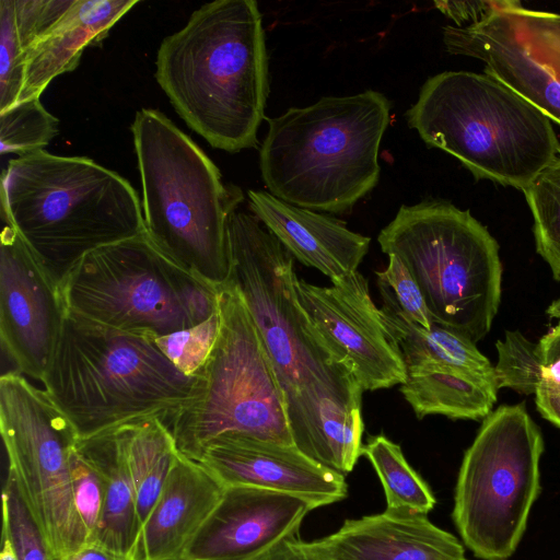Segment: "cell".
<instances>
[{
    "label": "cell",
    "mask_w": 560,
    "mask_h": 560,
    "mask_svg": "<svg viewBox=\"0 0 560 560\" xmlns=\"http://www.w3.org/2000/svg\"><path fill=\"white\" fill-rule=\"evenodd\" d=\"M546 314L551 318H558L560 320V298L550 303L546 310Z\"/></svg>",
    "instance_id": "obj_40"
},
{
    "label": "cell",
    "mask_w": 560,
    "mask_h": 560,
    "mask_svg": "<svg viewBox=\"0 0 560 560\" xmlns=\"http://www.w3.org/2000/svg\"><path fill=\"white\" fill-rule=\"evenodd\" d=\"M314 509L310 501L288 493L225 487L178 560H255L284 538L295 536Z\"/></svg>",
    "instance_id": "obj_16"
},
{
    "label": "cell",
    "mask_w": 560,
    "mask_h": 560,
    "mask_svg": "<svg viewBox=\"0 0 560 560\" xmlns=\"http://www.w3.org/2000/svg\"><path fill=\"white\" fill-rule=\"evenodd\" d=\"M405 117L428 147L453 155L477 180L523 191L560 155L551 120L486 72L429 78Z\"/></svg>",
    "instance_id": "obj_7"
},
{
    "label": "cell",
    "mask_w": 560,
    "mask_h": 560,
    "mask_svg": "<svg viewBox=\"0 0 560 560\" xmlns=\"http://www.w3.org/2000/svg\"><path fill=\"white\" fill-rule=\"evenodd\" d=\"M377 242L406 266L435 324L475 343L488 335L501 301L500 247L469 210L436 199L402 205Z\"/></svg>",
    "instance_id": "obj_8"
},
{
    "label": "cell",
    "mask_w": 560,
    "mask_h": 560,
    "mask_svg": "<svg viewBox=\"0 0 560 560\" xmlns=\"http://www.w3.org/2000/svg\"><path fill=\"white\" fill-rule=\"evenodd\" d=\"M498 362L494 375L498 389L511 388L523 395L535 394L542 381V362L538 345L520 330H505L495 342Z\"/></svg>",
    "instance_id": "obj_29"
},
{
    "label": "cell",
    "mask_w": 560,
    "mask_h": 560,
    "mask_svg": "<svg viewBox=\"0 0 560 560\" xmlns=\"http://www.w3.org/2000/svg\"><path fill=\"white\" fill-rule=\"evenodd\" d=\"M128 465L140 528L159 499L179 452L160 419L125 424Z\"/></svg>",
    "instance_id": "obj_25"
},
{
    "label": "cell",
    "mask_w": 560,
    "mask_h": 560,
    "mask_svg": "<svg viewBox=\"0 0 560 560\" xmlns=\"http://www.w3.org/2000/svg\"><path fill=\"white\" fill-rule=\"evenodd\" d=\"M225 486L200 463L179 453L143 522L130 552L132 560H178L219 503Z\"/></svg>",
    "instance_id": "obj_20"
},
{
    "label": "cell",
    "mask_w": 560,
    "mask_h": 560,
    "mask_svg": "<svg viewBox=\"0 0 560 560\" xmlns=\"http://www.w3.org/2000/svg\"><path fill=\"white\" fill-rule=\"evenodd\" d=\"M70 477L74 505L91 541L102 520L105 486L101 474L79 451L77 443L70 452Z\"/></svg>",
    "instance_id": "obj_33"
},
{
    "label": "cell",
    "mask_w": 560,
    "mask_h": 560,
    "mask_svg": "<svg viewBox=\"0 0 560 560\" xmlns=\"http://www.w3.org/2000/svg\"><path fill=\"white\" fill-rule=\"evenodd\" d=\"M0 432L22 497L55 559L89 541L77 512L70 452L78 441L67 416L48 394L16 372L0 377Z\"/></svg>",
    "instance_id": "obj_12"
},
{
    "label": "cell",
    "mask_w": 560,
    "mask_h": 560,
    "mask_svg": "<svg viewBox=\"0 0 560 560\" xmlns=\"http://www.w3.org/2000/svg\"><path fill=\"white\" fill-rule=\"evenodd\" d=\"M535 404L542 418L560 428V383L542 380L535 393Z\"/></svg>",
    "instance_id": "obj_37"
},
{
    "label": "cell",
    "mask_w": 560,
    "mask_h": 560,
    "mask_svg": "<svg viewBox=\"0 0 560 560\" xmlns=\"http://www.w3.org/2000/svg\"><path fill=\"white\" fill-rule=\"evenodd\" d=\"M77 447L101 474L105 504L91 541L130 556L140 525L128 465L125 424L77 441Z\"/></svg>",
    "instance_id": "obj_23"
},
{
    "label": "cell",
    "mask_w": 560,
    "mask_h": 560,
    "mask_svg": "<svg viewBox=\"0 0 560 560\" xmlns=\"http://www.w3.org/2000/svg\"><path fill=\"white\" fill-rule=\"evenodd\" d=\"M247 196L253 214L301 264L319 270L331 282L358 271L369 250L370 237L270 192L249 189Z\"/></svg>",
    "instance_id": "obj_19"
},
{
    "label": "cell",
    "mask_w": 560,
    "mask_h": 560,
    "mask_svg": "<svg viewBox=\"0 0 560 560\" xmlns=\"http://www.w3.org/2000/svg\"><path fill=\"white\" fill-rule=\"evenodd\" d=\"M400 392L418 419L441 415L457 420H483L497 401L494 373L436 362L406 368Z\"/></svg>",
    "instance_id": "obj_22"
},
{
    "label": "cell",
    "mask_w": 560,
    "mask_h": 560,
    "mask_svg": "<svg viewBox=\"0 0 560 560\" xmlns=\"http://www.w3.org/2000/svg\"><path fill=\"white\" fill-rule=\"evenodd\" d=\"M155 80L177 115L212 148H256L269 95L262 18L254 0H215L161 42Z\"/></svg>",
    "instance_id": "obj_2"
},
{
    "label": "cell",
    "mask_w": 560,
    "mask_h": 560,
    "mask_svg": "<svg viewBox=\"0 0 560 560\" xmlns=\"http://www.w3.org/2000/svg\"><path fill=\"white\" fill-rule=\"evenodd\" d=\"M388 258L386 269L375 272L383 300L405 319L430 329L434 322L417 282L399 258L395 255Z\"/></svg>",
    "instance_id": "obj_32"
},
{
    "label": "cell",
    "mask_w": 560,
    "mask_h": 560,
    "mask_svg": "<svg viewBox=\"0 0 560 560\" xmlns=\"http://www.w3.org/2000/svg\"><path fill=\"white\" fill-rule=\"evenodd\" d=\"M218 290L220 329L199 371V392L165 423L176 447L198 462L221 439L294 445L284 396L257 326L230 281Z\"/></svg>",
    "instance_id": "obj_9"
},
{
    "label": "cell",
    "mask_w": 560,
    "mask_h": 560,
    "mask_svg": "<svg viewBox=\"0 0 560 560\" xmlns=\"http://www.w3.org/2000/svg\"><path fill=\"white\" fill-rule=\"evenodd\" d=\"M308 545L328 560H466L459 540L427 515L387 509L347 520L334 534Z\"/></svg>",
    "instance_id": "obj_18"
},
{
    "label": "cell",
    "mask_w": 560,
    "mask_h": 560,
    "mask_svg": "<svg viewBox=\"0 0 560 560\" xmlns=\"http://www.w3.org/2000/svg\"><path fill=\"white\" fill-rule=\"evenodd\" d=\"M494 5L493 0L485 1H434V7L457 27L481 22Z\"/></svg>",
    "instance_id": "obj_34"
},
{
    "label": "cell",
    "mask_w": 560,
    "mask_h": 560,
    "mask_svg": "<svg viewBox=\"0 0 560 560\" xmlns=\"http://www.w3.org/2000/svg\"><path fill=\"white\" fill-rule=\"evenodd\" d=\"M2 532L18 560H55L10 470L2 491Z\"/></svg>",
    "instance_id": "obj_30"
},
{
    "label": "cell",
    "mask_w": 560,
    "mask_h": 560,
    "mask_svg": "<svg viewBox=\"0 0 560 560\" xmlns=\"http://www.w3.org/2000/svg\"><path fill=\"white\" fill-rule=\"evenodd\" d=\"M537 345L542 362V380L560 383V320Z\"/></svg>",
    "instance_id": "obj_35"
},
{
    "label": "cell",
    "mask_w": 560,
    "mask_h": 560,
    "mask_svg": "<svg viewBox=\"0 0 560 560\" xmlns=\"http://www.w3.org/2000/svg\"><path fill=\"white\" fill-rule=\"evenodd\" d=\"M55 560H132L130 556L115 552L98 542L89 541L71 555Z\"/></svg>",
    "instance_id": "obj_38"
},
{
    "label": "cell",
    "mask_w": 560,
    "mask_h": 560,
    "mask_svg": "<svg viewBox=\"0 0 560 560\" xmlns=\"http://www.w3.org/2000/svg\"><path fill=\"white\" fill-rule=\"evenodd\" d=\"M390 108L383 93L366 90L268 118L259 168L269 192L316 212L350 211L378 183Z\"/></svg>",
    "instance_id": "obj_5"
},
{
    "label": "cell",
    "mask_w": 560,
    "mask_h": 560,
    "mask_svg": "<svg viewBox=\"0 0 560 560\" xmlns=\"http://www.w3.org/2000/svg\"><path fill=\"white\" fill-rule=\"evenodd\" d=\"M59 132V120L39 97L22 101L0 112V152L24 156L44 151Z\"/></svg>",
    "instance_id": "obj_28"
},
{
    "label": "cell",
    "mask_w": 560,
    "mask_h": 560,
    "mask_svg": "<svg viewBox=\"0 0 560 560\" xmlns=\"http://www.w3.org/2000/svg\"><path fill=\"white\" fill-rule=\"evenodd\" d=\"M65 313L60 289L5 224L0 235V339L16 372L43 381Z\"/></svg>",
    "instance_id": "obj_14"
},
{
    "label": "cell",
    "mask_w": 560,
    "mask_h": 560,
    "mask_svg": "<svg viewBox=\"0 0 560 560\" xmlns=\"http://www.w3.org/2000/svg\"><path fill=\"white\" fill-rule=\"evenodd\" d=\"M2 548L0 560H18L13 546L9 537L2 532L1 535Z\"/></svg>",
    "instance_id": "obj_39"
},
{
    "label": "cell",
    "mask_w": 560,
    "mask_h": 560,
    "mask_svg": "<svg viewBox=\"0 0 560 560\" xmlns=\"http://www.w3.org/2000/svg\"><path fill=\"white\" fill-rule=\"evenodd\" d=\"M1 218L60 289L90 252L145 233L136 189L90 158L39 151L1 175Z\"/></svg>",
    "instance_id": "obj_3"
},
{
    "label": "cell",
    "mask_w": 560,
    "mask_h": 560,
    "mask_svg": "<svg viewBox=\"0 0 560 560\" xmlns=\"http://www.w3.org/2000/svg\"><path fill=\"white\" fill-rule=\"evenodd\" d=\"M331 283L319 287L295 278L305 316L348 362L363 390L402 384L406 370L387 339L368 279L355 271Z\"/></svg>",
    "instance_id": "obj_15"
},
{
    "label": "cell",
    "mask_w": 560,
    "mask_h": 560,
    "mask_svg": "<svg viewBox=\"0 0 560 560\" xmlns=\"http://www.w3.org/2000/svg\"><path fill=\"white\" fill-rule=\"evenodd\" d=\"M225 487L248 486L300 497L316 508L347 497L345 476L295 445L228 438L209 445L198 460Z\"/></svg>",
    "instance_id": "obj_17"
},
{
    "label": "cell",
    "mask_w": 560,
    "mask_h": 560,
    "mask_svg": "<svg viewBox=\"0 0 560 560\" xmlns=\"http://www.w3.org/2000/svg\"><path fill=\"white\" fill-rule=\"evenodd\" d=\"M447 52L478 59L492 75L560 125V14L494 1L479 23L443 27Z\"/></svg>",
    "instance_id": "obj_13"
},
{
    "label": "cell",
    "mask_w": 560,
    "mask_h": 560,
    "mask_svg": "<svg viewBox=\"0 0 560 560\" xmlns=\"http://www.w3.org/2000/svg\"><path fill=\"white\" fill-rule=\"evenodd\" d=\"M255 560H328L295 536L284 538Z\"/></svg>",
    "instance_id": "obj_36"
},
{
    "label": "cell",
    "mask_w": 560,
    "mask_h": 560,
    "mask_svg": "<svg viewBox=\"0 0 560 560\" xmlns=\"http://www.w3.org/2000/svg\"><path fill=\"white\" fill-rule=\"evenodd\" d=\"M219 329L218 308L208 319L192 327L159 337L155 343L176 369L187 376H195L205 365L215 343Z\"/></svg>",
    "instance_id": "obj_31"
},
{
    "label": "cell",
    "mask_w": 560,
    "mask_h": 560,
    "mask_svg": "<svg viewBox=\"0 0 560 560\" xmlns=\"http://www.w3.org/2000/svg\"><path fill=\"white\" fill-rule=\"evenodd\" d=\"M229 279L265 343L284 396L294 445L347 475L362 455L363 389L342 355L301 310L294 258L254 215L228 223Z\"/></svg>",
    "instance_id": "obj_1"
},
{
    "label": "cell",
    "mask_w": 560,
    "mask_h": 560,
    "mask_svg": "<svg viewBox=\"0 0 560 560\" xmlns=\"http://www.w3.org/2000/svg\"><path fill=\"white\" fill-rule=\"evenodd\" d=\"M544 439L524 402L492 410L466 450L453 521L476 558L505 560L516 550L540 487Z\"/></svg>",
    "instance_id": "obj_11"
},
{
    "label": "cell",
    "mask_w": 560,
    "mask_h": 560,
    "mask_svg": "<svg viewBox=\"0 0 560 560\" xmlns=\"http://www.w3.org/2000/svg\"><path fill=\"white\" fill-rule=\"evenodd\" d=\"M65 307L94 323L159 338L218 311L219 290L141 234L86 254L63 281Z\"/></svg>",
    "instance_id": "obj_10"
},
{
    "label": "cell",
    "mask_w": 560,
    "mask_h": 560,
    "mask_svg": "<svg viewBox=\"0 0 560 560\" xmlns=\"http://www.w3.org/2000/svg\"><path fill=\"white\" fill-rule=\"evenodd\" d=\"M42 382L78 440L140 420L166 423L200 388L199 373H182L154 338L94 323L67 308Z\"/></svg>",
    "instance_id": "obj_4"
},
{
    "label": "cell",
    "mask_w": 560,
    "mask_h": 560,
    "mask_svg": "<svg viewBox=\"0 0 560 560\" xmlns=\"http://www.w3.org/2000/svg\"><path fill=\"white\" fill-rule=\"evenodd\" d=\"M139 1L73 0L26 50L20 102L39 97L58 75L73 71L85 48L104 40Z\"/></svg>",
    "instance_id": "obj_21"
},
{
    "label": "cell",
    "mask_w": 560,
    "mask_h": 560,
    "mask_svg": "<svg viewBox=\"0 0 560 560\" xmlns=\"http://www.w3.org/2000/svg\"><path fill=\"white\" fill-rule=\"evenodd\" d=\"M150 241L205 281L229 279L228 223L244 197L162 112L141 108L131 124Z\"/></svg>",
    "instance_id": "obj_6"
},
{
    "label": "cell",
    "mask_w": 560,
    "mask_h": 560,
    "mask_svg": "<svg viewBox=\"0 0 560 560\" xmlns=\"http://www.w3.org/2000/svg\"><path fill=\"white\" fill-rule=\"evenodd\" d=\"M73 0H0V112L20 101L24 55Z\"/></svg>",
    "instance_id": "obj_24"
},
{
    "label": "cell",
    "mask_w": 560,
    "mask_h": 560,
    "mask_svg": "<svg viewBox=\"0 0 560 560\" xmlns=\"http://www.w3.org/2000/svg\"><path fill=\"white\" fill-rule=\"evenodd\" d=\"M523 194L533 217L536 252L560 281V155L553 160Z\"/></svg>",
    "instance_id": "obj_27"
},
{
    "label": "cell",
    "mask_w": 560,
    "mask_h": 560,
    "mask_svg": "<svg viewBox=\"0 0 560 560\" xmlns=\"http://www.w3.org/2000/svg\"><path fill=\"white\" fill-rule=\"evenodd\" d=\"M364 455L383 486L387 510L427 515L435 498L427 482L406 460L401 448L383 434L368 439Z\"/></svg>",
    "instance_id": "obj_26"
}]
</instances>
